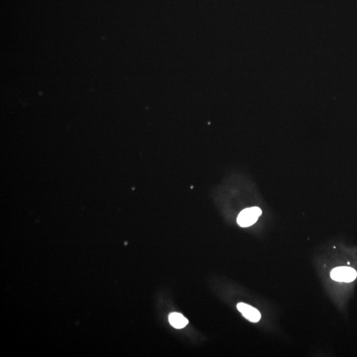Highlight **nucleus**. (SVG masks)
Here are the masks:
<instances>
[{
	"mask_svg": "<svg viewBox=\"0 0 357 357\" xmlns=\"http://www.w3.org/2000/svg\"><path fill=\"white\" fill-rule=\"evenodd\" d=\"M262 214L260 208L255 207L245 208L242 210L237 218V223L242 228H247L254 224Z\"/></svg>",
	"mask_w": 357,
	"mask_h": 357,
	"instance_id": "nucleus-1",
	"label": "nucleus"
},
{
	"mask_svg": "<svg viewBox=\"0 0 357 357\" xmlns=\"http://www.w3.org/2000/svg\"><path fill=\"white\" fill-rule=\"evenodd\" d=\"M330 276L334 281L351 283L356 279L357 272L354 268L349 267H339L334 268L331 271Z\"/></svg>",
	"mask_w": 357,
	"mask_h": 357,
	"instance_id": "nucleus-2",
	"label": "nucleus"
},
{
	"mask_svg": "<svg viewBox=\"0 0 357 357\" xmlns=\"http://www.w3.org/2000/svg\"><path fill=\"white\" fill-rule=\"evenodd\" d=\"M237 308L243 316L251 322L257 323L261 319L260 312L256 308L251 306L244 303H239L237 305Z\"/></svg>",
	"mask_w": 357,
	"mask_h": 357,
	"instance_id": "nucleus-3",
	"label": "nucleus"
},
{
	"mask_svg": "<svg viewBox=\"0 0 357 357\" xmlns=\"http://www.w3.org/2000/svg\"><path fill=\"white\" fill-rule=\"evenodd\" d=\"M169 321L174 328L182 329L185 328L189 321L181 313L178 312H172L169 315Z\"/></svg>",
	"mask_w": 357,
	"mask_h": 357,
	"instance_id": "nucleus-4",
	"label": "nucleus"
}]
</instances>
